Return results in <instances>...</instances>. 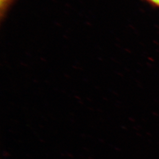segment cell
I'll return each instance as SVG.
<instances>
[{"instance_id":"obj_1","label":"cell","mask_w":159,"mask_h":159,"mask_svg":"<svg viewBox=\"0 0 159 159\" xmlns=\"http://www.w3.org/2000/svg\"><path fill=\"white\" fill-rule=\"evenodd\" d=\"M16 0H0V17L1 20L6 17L11 6Z\"/></svg>"},{"instance_id":"obj_2","label":"cell","mask_w":159,"mask_h":159,"mask_svg":"<svg viewBox=\"0 0 159 159\" xmlns=\"http://www.w3.org/2000/svg\"><path fill=\"white\" fill-rule=\"evenodd\" d=\"M154 6L159 7V0H145Z\"/></svg>"}]
</instances>
